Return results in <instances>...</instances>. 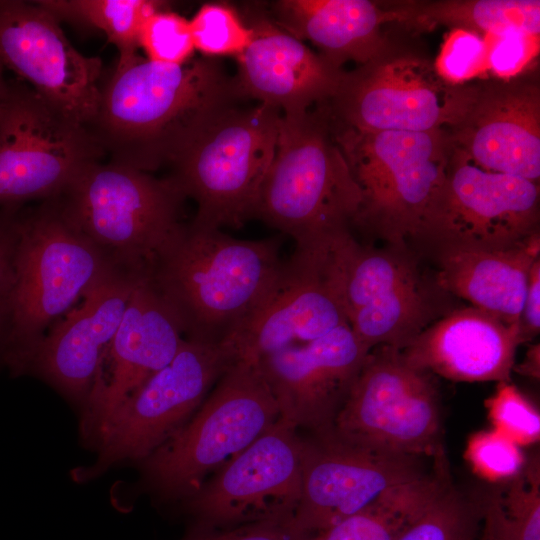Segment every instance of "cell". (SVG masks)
<instances>
[{
    "label": "cell",
    "instance_id": "38",
    "mask_svg": "<svg viewBox=\"0 0 540 540\" xmlns=\"http://www.w3.org/2000/svg\"><path fill=\"white\" fill-rule=\"evenodd\" d=\"M484 37L488 44L487 75L494 80L519 78L539 55L540 35L510 30Z\"/></svg>",
    "mask_w": 540,
    "mask_h": 540
},
{
    "label": "cell",
    "instance_id": "8",
    "mask_svg": "<svg viewBox=\"0 0 540 540\" xmlns=\"http://www.w3.org/2000/svg\"><path fill=\"white\" fill-rule=\"evenodd\" d=\"M282 112L258 103L217 116L171 164L168 176L197 205L191 221L221 229L254 217L273 160Z\"/></svg>",
    "mask_w": 540,
    "mask_h": 540
},
{
    "label": "cell",
    "instance_id": "43",
    "mask_svg": "<svg viewBox=\"0 0 540 540\" xmlns=\"http://www.w3.org/2000/svg\"><path fill=\"white\" fill-rule=\"evenodd\" d=\"M540 347L539 343L530 346L524 360L519 365H514L513 371L533 379H539L540 372Z\"/></svg>",
    "mask_w": 540,
    "mask_h": 540
},
{
    "label": "cell",
    "instance_id": "33",
    "mask_svg": "<svg viewBox=\"0 0 540 540\" xmlns=\"http://www.w3.org/2000/svg\"><path fill=\"white\" fill-rule=\"evenodd\" d=\"M511 540H540V472L533 459L497 494Z\"/></svg>",
    "mask_w": 540,
    "mask_h": 540
},
{
    "label": "cell",
    "instance_id": "20",
    "mask_svg": "<svg viewBox=\"0 0 540 540\" xmlns=\"http://www.w3.org/2000/svg\"><path fill=\"white\" fill-rule=\"evenodd\" d=\"M452 144L478 167L540 178V87L519 78L475 84L461 120L448 130Z\"/></svg>",
    "mask_w": 540,
    "mask_h": 540
},
{
    "label": "cell",
    "instance_id": "9",
    "mask_svg": "<svg viewBox=\"0 0 540 540\" xmlns=\"http://www.w3.org/2000/svg\"><path fill=\"white\" fill-rule=\"evenodd\" d=\"M474 89L448 84L427 59L388 49L344 72L326 106L333 123L356 131H448L461 120Z\"/></svg>",
    "mask_w": 540,
    "mask_h": 540
},
{
    "label": "cell",
    "instance_id": "37",
    "mask_svg": "<svg viewBox=\"0 0 540 540\" xmlns=\"http://www.w3.org/2000/svg\"><path fill=\"white\" fill-rule=\"evenodd\" d=\"M465 458L475 473L494 482L511 480L526 464L521 446L494 428L469 438Z\"/></svg>",
    "mask_w": 540,
    "mask_h": 540
},
{
    "label": "cell",
    "instance_id": "28",
    "mask_svg": "<svg viewBox=\"0 0 540 540\" xmlns=\"http://www.w3.org/2000/svg\"><path fill=\"white\" fill-rule=\"evenodd\" d=\"M341 262L348 319L356 310L426 277L407 246L361 245L350 232L342 242Z\"/></svg>",
    "mask_w": 540,
    "mask_h": 540
},
{
    "label": "cell",
    "instance_id": "25",
    "mask_svg": "<svg viewBox=\"0 0 540 540\" xmlns=\"http://www.w3.org/2000/svg\"><path fill=\"white\" fill-rule=\"evenodd\" d=\"M540 258V233L505 250L437 248V285L471 306L519 323L533 263Z\"/></svg>",
    "mask_w": 540,
    "mask_h": 540
},
{
    "label": "cell",
    "instance_id": "21",
    "mask_svg": "<svg viewBox=\"0 0 540 540\" xmlns=\"http://www.w3.org/2000/svg\"><path fill=\"white\" fill-rule=\"evenodd\" d=\"M147 274L123 266L113 270L48 330L24 372L33 370L69 398L84 402L129 298Z\"/></svg>",
    "mask_w": 540,
    "mask_h": 540
},
{
    "label": "cell",
    "instance_id": "6",
    "mask_svg": "<svg viewBox=\"0 0 540 540\" xmlns=\"http://www.w3.org/2000/svg\"><path fill=\"white\" fill-rule=\"evenodd\" d=\"M331 126L361 192L353 224L387 245L418 239L446 177L453 148L448 131L361 132L332 121Z\"/></svg>",
    "mask_w": 540,
    "mask_h": 540
},
{
    "label": "cell",
    "instance_id": "40",
    "mask_svg": "<svg viewBox=\"0 0 540 540\" xmlns=\"http://www.w3.org/2000/svg\"><path fill=\"white\" fill-rule=\"evenodd\" d=\"M18 206L0 207V345L5 334L15 281Z\"/></svg>",
    "mask_w": 540,
    "mask_h": 540
},
{
    "label": "cell",
    "instance_id": "14",
    "mask_svg": "<svg viewBox=\"0 0 540 540\" xmlns=\"http://www.w3.org/2000/svg\"><path fill=\"white\" fill-rule=\"evenodd\" d=\"M104 154L89 130L30 86L8 82L0 102V207L57 196Z\"/></svg>",
    "mask_w": 540,
    "mask_h": 540
},
{
    "label": "cell",
    "instance_id": "5",
    "mask_svg": "<svg viewBox=\"0 0 540 540\" xmlns=\"http://www.w3.org/2000/svg\"><path fill=\"white\" fill-rule=\"evenodd\" d=\"M50 199L118 265L146 272L185 225L186 198L169 177L110 161L86 165Z\"/></svg>",
    "mask_w": 540,
    "mask_h": 540
},
{
    "label": "cell",
    "instance_id": "4",
    "mask_svg": "<svg viewBox=\"0 0 540 540\" xmlns=\"http://www.w3.org/2000/svg\"><path fill=\"white\" fill-rule=\"evenodd\" d=\"M360 204L327 107L282 113L254 217L305 246L349 230Z\"/></svg>",
    "mask_w": 540,
    "mask_h": 540
},
{
    "label": "cell",
    "instance_id": "19",
    "mask_svg": "<svg viewBox=\"0 0 540 540\" xmlns=\"http://www.w3.org/2000/svg\"><path fill=\"white\" fill-rule=\"evenodd\" d=\"M371 350L343 325L257 361L280 417L311 434L329 432Z\"/></svg>",
    "mask_w": 540,
    "mask_h": 540
},
{
    "label": "cell",
    "instance_id": "12",
    "mask_svg": "<svg viewBox=\"0 0 540 540\" xmlns=\"http://www.w3.org/2000/svg\"><path fill=\"white\" fill-rule=\"evenodd\" d=\"M539 221V183L486 171L453 145L418 239L436 248L505 250L540 233Z\"/></svg>",
    "mask_w": 540,
    "mask_h": 540
},
{
    "label": "cell",
    "instance_id": "41",
    "mask_svg": "<svg viewBox=\"0 0 540 540\" xmlns=\"http://www.w3.org/2000/svg\"><path fill=\"white\" fill-rule=\"evenodd\" d=\"M523 342L535 338L540 330V258L532 265L523 310L520 316Z\"/></svg>",
    "mask_w": 540,
    "mask_h": 540
},
{
    "label": "cell",
    "instance_id": "32",
    "mask_svg": "<svg viewBox=\"0 0 540 540\" xmlns=\"http://www.w3.org/2000/svg\"><path fill=\"white\" fill-rule=\"evenodd\" d=\"M195 50L205 57L239 56L252 39V29L224 3H206L189 20Z\"/></svg>",
    "mask_w": 540,
    "mask_h": 540
},
{
    "label": "cell",
    "instance_id": "31",
    "mask_svg": "<svg viewBox=\"0 0 540 540\" xmlns=\"http://www.w3.org/2000/svg\"><path fill=\"white\" fill-rule=\"evenodd\" d=\"M483 518V501L449 482L407 525L397 540H473Z\"/></svg>",
    "mask_w": 540,
    "mask_h": 540
},
{
    "label": "cell",
    "instance_id": "42",
    "mask_svg": "<svg viewBox=\"0 0 540 540\" xmlns=\"http://www.w3.org/2000/svg\"><path fill=\"white\" fill-rule=\"evenodd\" d=\"M482 522L480 540H511L498 495L483 501Z\"/></svg>",
    "mask_w": 540,
    "mask_h": 540
},
{
    "label": "cell",
    "instance_id": "44",
    "mask_svg": "<svg viewBox=\"0 0 540 540\" xmlns=\"http://www.w3.org/2000/svg\"><path fill=\"white\" fill-rule=\"evenodd\" d=\"M4 66L0 61V102L5 97L8 90V82L4 78Z\"/></svg>",
    "mask_w": 540,
    "mask_h": 540
},
{
    "label": "cell",
    "instance_id": "22",
    "mask_svg": "<svg viewBox=\"0 0 540 540\" xmlns=\"http://www.w3.org/2000/svg\"><path fill=\"white\" fill-rule=\"evenodd\" d=\"M519 323L468 306L453 309L400 350L412 367L458 382H511Z\"/></svg>",
    "mask_w": 540,
    "mask_h": 540
},
{
    "label": "cell",
    "instance_id": "18",
    "mask_svg": "<svg viewBox=\"0 0 540 540\" xmlns=\"http://www.w3.org/2000/svg\"><path fill=\"white\" fill-rule=\"evenodd\" d=\"M181 325L149 273L133 290L105 349L81 418L82 437L95 447L123 404L175 356Z\"/></svg>",
    "mask_w": 540,
    "mask_h": 540
},
{
    "label": "cell",
    "instance_id": "3",
    "mask_svg": "<svg viewBox=\"0 0 540 540\" xmlns=\"http://www.w3.org/2000/svg\"><path fill=\"white\" fill-rule=\"evenodd\" d=\"M117 267L67 221L53 199L20 213L15 281L1 345L14 375L24 373L45 332Z\"/></svg>",
    "mask_w": 540,
    "mask_h": 540
},
{
    "label": "cell",
    "instance_id": "17",
    "mask_svg": "<svg viewBox=\"0 0 540 540\" xmlns=\"http://www.w3.org/2000/svg\"><path fill=\"white\" fill-rule=\"evenodd\" d=\"M0 61L67 119L87 128L95 118L102 60L79 52L36 2L0 0Z\"/></svg>",
    "mask_w": 540,
    "mask_h": 540
},
{
    "label": "cell",
    "instance_id": "30",
    "mask_svg": "<svg viewBox=\"0 0 540 540\" xmlns=\"http://www.w3.org/2000/svg\"><path fill=\"white\" fill-rule=\"evenodd\" d=\"M39 6L58 21L96 28L118 52L116 65L138 56L139 33L144 20L163 8L164 2L153 0H40Z\"/></svg>",
    "mask_w": 540,
    "mask_h": 540
},
{
    "label": "cell",
    "instance_id": "13",
    "mask_svg": "<svg viewBox=\"0 0 540 540\" xmlns=\"http://www.w3.org/2000/svg\"><path fill=\"white\" fill-rule=\"evenodd\" d=\"M348 231L295 247L261 304L226 339L238 359L257 362L349 325L341 264L342 240Z\"/></svg>",
    "mask_w": 540,
    "mask_h": 540
},
{
    "label": "cell",
    "instance_id": "24",
    "mask_svg": "<svg viewBox=\"0 0 540 540\" xmlns=\"http://www.w3.org/2000/svg\"><path fill=\"white\" fill-rule=\"evenodd\" d=\"M273 21L342 69L347 61L364 65L389 49L381 27L394 22L388 5L369 0H280L272 5Z\"/></svg>",
    "mask_w": 540,
    "mask_h": 540
},
{
    "label": "cell",
    "instance_id": "15",
    "mask_svg": "<svg viewBox=\"0 0 540 540\" xmlns=\"http://www.w3.org/2000/svg\"><path fill=\"white\" fill-rule=\"evenodd\" d=\"M297 430L279 417L185 499L184 508L197 520L198 529L294 516L302 475V437Z\"/></svg>",
    "mask_w": 540,
    "mask_h": 540
},
{
    "label": "cell",
    "instance_id": "27",
    "mask_svg": "<svg viewBox=\"0 0 540 540\" xmlns=\"http://www.w3.org/2000/svg\"><path fill=\"white\" fill-rule=\"evenodd\" d=\"M388 7L394 22L415 32L447 26L483 36L510 30L540 35L539 0L407 1Z\"/></svg>",
    "mask_w": 540,
    "mask_h": 540
},
{
    "label": "cell",
    "instance_id": "10",
    "mask_svg": "<svg viewBox=\"0 0 540 540\" xmlns=\"http://www.w3.org/2000/svg\"><path fill=\"white\" fill-rule=\"evenodd\" d=\"M237 359L225 340L183 337L172 360L119 409L96 445V461L77 470L75 479H92L113 464L147 458L190 419Z\"/></svg>",
    "mask_w": 540,
    "mask_h": 540
},
{
    "label": "cell",
    "instance_id": "29",
    "mask_svg": "<svg viewBox=\"0 0 540 540\" xmlns=\"http://www.w3.org/2000/svg\"><path fill=\"white\" fill-rule=\"evenodd\" d=\"M443 466L369 507L314 534L310 540H397L407 525L445 487Z\"/></svg>",
    "mask_w": 540,
    "mask_h": 540
},
{
    "label": "cell",
    "instance_id": "7",
    "mask_svg": "<svg viewBox=\"0 0 540 540\" xmlns=\"http://www.w3.org/2000/svg\"><path fill=\"white\" fill-rule=\"evenodd\" d=\"M280 417L257 362L237 359L176 433L143 460L145 483L163 500L194 495Z\"/></svg>",
    "mask_w": 540,
    "mask_h": 540
},
{
    "label": "cell",
    "instance_id": "39",
    "mask_svg": "<svg viewBox=\"0 0 540 540\" xmlns=\"http://www.w3.org/2000/svg\"><path fill=\"white\" fill-rule=\"evenodd\" d=\"M294 516L272 518L223 529H197L184 540H310Z\"/></svg>",
    "mask_w": 540,
    "mask_h": 540
},
{
    "label": "cell",
    "instance_id": "36",
    "mask_svg": "<svg viewBox=\"0 0 540 540\" xmlns=\"http://www.w3.org/2000/svg\"><path fill=\"white\" fill-rule=\"evenodd\" d=\"M485 406L493 428L520 446L540 438V415L536 407L511 382L498 383Z\"/></svg>",
    "mask_w": 540,
    "mask_h": 540
},
{
    "label": "cell",
    "instance_id": "34",
    "mask_svg": "<svg viewBox=\"0 0 540 540\" xmlns=\"http://www.w3.org/2000/svg\"><path fill=\"white\" fill-rule=\"evenodd\" d=\"M138 43L146 59L153 62L182 65L194 58L189 20L163 8L144 20Z\"/></svg>",
    "mask_w": 540,
    "mask_h": 540
},
{
    "label": "cell",
    "instance_id": "16",
    "mask_svg": "<svg viewBox=\"0 0 540 540\" xmlns=\"http://www.w3.org/2000/svg\"><path fill=\"white\" fill-rule=\"evenodd\" d=\"M423 458L356 445L332 431L302 438L296 524L312 536L427 477Z\"/></svg>",
    "mask_w": 540,
    "mask_h": 540
},
{
    "label": "cell",
    "instance_id": "2",
    "mask_svg": "<svg viewBox=\"0 0 540 540\" xmlns=\"http://www.w3.org/2000/svg\"><path fill=\"white\" fill-rule=\"evenodd\" d=\"M281 241L242 240L185 223L149 276L177 317L183 336L206 342L230 337L272 288L283 261Z\"/></svg>",
    "mask_w": 540,
    "mask_h": 540
},
{
    "label": "cell",
    "instance_id": "23",
    "mask_svg": "<svg viewBox=\"0 0 540 540\" xmlns=\"http://www.w3.org/2000/svg\"><path fill=\"white\" fill-rule=\"evenodd\" d=\"M246 24L253 35L237 56L236 76L245 99H255L282 113L305 111L331 100L343 78L342 69L267 17L251 15Z\"/></svg>",
    "mask_w": 540,
    "mask_h": 540
},
{
    "label": "cell",
    "instance_id": "11",
    "mask_svg": "<svg viewBox=\"0 0 540 540\" xmlns=\"http://www.w3.org/2000/svg\"><path fill=\"white\" fill-rule=\"evenodd\" d=\"M400 350L373 348L338 412L332 432L373 449L443 459L437 388Z\"/></svg>",
    "mask_w": 540,
    "mask_h": 540
},
{
    "label": "cell",
    "instance_id": "1",
    "mask_svg": "<svg viewBox=\"0 0 540 540\" xmlns=\"http://www.w3.org/2000/svg\"><path fill=\"white\" fill-rule=\"evenodd\" d=\"M245 99L236 77L211 57L182 65L137 56L101 86L87 127L110 162L152 172L171 165L222 112Z\"/></svg>",
    "mask_w": 540,
    "mask_h": 540
},
{
    "label": "cell",
    "instance_id": "35",
    "mask_svg": "<svg viewBox=\"0 0 540 540\" xmlns=\"http://www.w3.org/2000/svg\"><path fill=\"white\" fill-rule=\"evenodd\" d=\"M486 38L466 29H452L441 44L434 67L440 77L453 86L467 85L487 76Z\"/></svg>",
    "mask_w": 540,
    "mask_h": 540
},
{
    "label": "cell",
    "instance_id": "26",
    "mask_svg": "<svg viewBox=\"0 0 540 540\" xmlns=\"http://www.w3.org/2000/svg\"><path fill=\"white\" fill-rule=\"evenodd\" d=\"M444 292L427 277L399 288L353 312L348 324L369 350L379 346L402 350L445 315Z\"/></svg>",
    "mask_w": 540,
    "mask_h": 540
}]
</instances>
